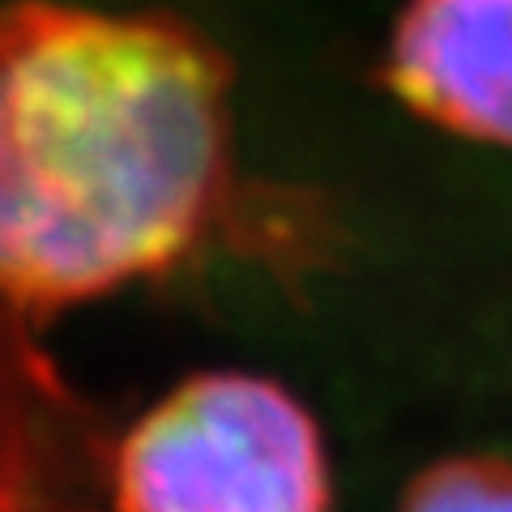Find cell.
<instances>
[{
    "instance_id": "cell-1",
    "label": "cell",
    "mask_w": 512,
    "mask_h": 512,
    "mask_svg": "<svg viewBox=\"0 0 512 512\" xmlns=\"http://www.w3.org/2000/svg\"><path fill=\"white\" fill-rule=\"evenodd\" d=\"M235 69L180 13L0 9V308L171 274L231 210Z\"/></svg>"
},
{
    "instance_id": "cell-2",
    "label": "cell",
    "mask_w": 512,
    "mask_h": 512,
    "mask_svg": "<svg viewBox=\"0 0 512 512\" xmlns=\"http://www.w3.org/2000/svg\"><path fill=\"white\" fill-rule=\"evenodd\" d=\"M116 512H333L312 410L252 372H197L107 453Z\"/></svg>"
},
{
    "instance_id": "cell-3",
    "label": "cell",
    "mask_w": 512,
    "mask_h": 512,
    "mask_svg": "<svg viewBox=\"0 0 512 512\" xmlns=\"http://www.w3.org/2000/svg\"><path fill=\"white\" fill-rule=\"evenodd\" d=\"M384 86L427 124L512 150V0H406Z\"/></svg>"
},
{
    "instance_id": "cell-4",
    "label": "cell",
    "mask_w": 512,
    "mask_h": 512,
    "mask_svg": "<svg viewBox=\"0 0 512 512\" xmlns=\"http://www.w3.org/2000/svg\"><path fill=\"white\" fill-rule=\"evenodd\" d=\"M397 512H512V457L457 453L410 478Z\"/></svg>"
}]
</instances>
